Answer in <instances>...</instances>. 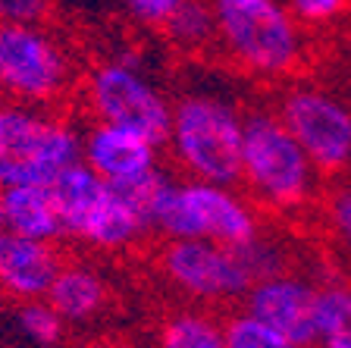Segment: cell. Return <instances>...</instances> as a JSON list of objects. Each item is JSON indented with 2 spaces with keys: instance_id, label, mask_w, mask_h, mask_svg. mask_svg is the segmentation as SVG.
<instances>
[{
  "instance_id": "7c38bea8",
  "label": "cell",
  "mask_w": 351,
  "mask_h": 348,
  "mask_svg": "<svg viewBox=\"0 0 351 348\" xmlns=\"http://www.w3.org/2000/svg\"><path fill=\"white\" fill-rule=\"evenodd\" d=\"M82 163L107 182H125L163 163V148L123 126L85 119L82 126Z\"/></svg>"
},
{
  "instance_id": "8992f818",
  "label": "cell",
  "mask_w": 351,
  "mask_h": 348,
  "mask_svg": "<svg viewBox=\"0 0 351 348\" xmlns=\"http://www.w3.org/2000/svg\"><path fill=\"white\" fill-rule=\"evenodd\" d=\"M79 60L57 29L44 22L0 25V97L3 101L63 107L75 97Z\"/></svg>"
},
{
  "instance_id": "7a4b0ae2",
  "label": "cell",
  "mask_w": 351,
  "mask_h": 348,
  "mask_svg": "<svg viewBox=\"0 0 351 348\" xmlns=\"http://www.w3.org/2000/svg\"><path fill=\"white\" fill-rule=\"evenodd\" d=\"M210 10L217 51L245 79L279 85L307 63V25L285 0H210Z\"/></svg>"
},
{
  "instance_id": "52a82bcc",
  "label": "cell",
  "mask_w": 351,
  "mask_h": 348,
  "mask_svg": "<svg viewBox=\"0 0 351 348\" xmlns=\"http://www.w3.org/2000/svg\"><path fill=\"white\" fill-rule=\"evenodd\" d=\"M263 229V211L239 185L169 176L157 211L154 232L160 239H207L219 245H245Z\"/></svg>"
},
{
  "instance_id": "5bb4252c",
  "label": "cell",
  "mask_w": 351,
  "mask_h": 348,
  "mask_svg": "<svg viewBox=\"0 0 351 348\" xmlns=\"http://www.w3.org/2000/svg\"><path fill=\"white\" fill-rule=\"evenodd\" d=\"M44 298L73 329L97 323L110 311L113 289H110V279L104 276V270L95 267L91 261H66L63 257Z\"/></svg>"
},
{
  "instance_id": "44dd1931",
  "label": "cell",
  "mask_w": 351,
  "mask_h": 348,
  "mask_svg": "<svg viewBox=\"0 0 351 348\" xmlns=\"http://www.w3.org/2000/svg\"><path fill=\"white\" fill-rule=\"evenodd\" d=\"M223 339L226 348H289L285 336L248 308H239L223 320Z\"/></svg>"
},
{
  "instance_id": "9a60e30c",
  "label": "cell",
  "mask_w": 351,
  "mask_h": 348,
  "mask_svg": "<svg viewBox=\"0 0 351 348\" xmlns=\"http://www.w3.org/2000/svg\"><path fill=\"white\" fill-rule=\"evenodd\" d=\"M0 226L29 239L63 242L60 213L51 185H10L0 189Z\"/></svg>"
},
{
  "instance_id": "ba28073f",
  "label": "cell",
  "mask_w": 351,
  "mask_h": 348,
  "mask_svg": "<svg viewBox=\"0 0 351 348\" xmlns=\"http://www.w3.org/2000/svg\"><path fill=\"white\" fill-rule=\"evenodd\" d=\"M75 101L85 119L123 126V129L157 141L160 148L167 141L173 97L160 88V82L151 79L138 57L119 54V57H104L82 69Z\"/></svg>"
},
{
  "instance_id": "4fadbf2b",
  "label": "cell",
  "mask_w": 351,
  "mask_h": 348,
  "mask_svg": "<svg viewBox=\"0 0 351 348\" xmlns=\"http://www.w3.org/2000/svg\"><path fill=\"white\" fill-rule=\"evenodd\" d=\"M63 264L60 242L0 229V298L10 305L44 298Z\"/></svg>"
},
{
  "instance_id": "9c48e42d",
  "label": "cell",
  "mask_w": 351,
  "mask_h": 348,
  "mask_svg": "<svg viewBox=\"0 0 351 348\" xmlns=\"http://www.w3.org/2000/svg\"><path fill=\"white\" fill-rule=\"evenodd\" d=\"M273 110L326 182L351 173V97L320 82L289 79Z\"/></svg>"
},
{
  "instance_id": "603a6c76",
  "label": "cell",
  "mask_w": 351,
  "mask_h": 348,
  "mask_svg": "<svg viewBox=\"0 0 351 348\" xmlns=\"http://www.w3.org/2000/svg\"><path fill=\"white\" fill-rule=\"evenodd\" d=\"M185 0H123L129 22L141 32H160Z\"/></svg>"
},
{
  "instance_id": "5b68a950",
  "label": "cell",
  "mask_w": 351,
  "mask_h": 348,
  "mask_svg": "<svg viewBox=\"0 0 351 348\" xmlns=\"http://www.w3.org/2000/svg\"><path fill=\"white\" fill-rule=\"evenodd\" d=\"M82 157V126L60 107L0 97V189L51 185Z\"/></svg>"
},
{
  "instance_id": "2e32d148",
  "label": "cell",
  "mask_w": 351,
  "mask_h": 348,
  "mask_svg": "<svg viewBox=\"0 0 351 348\" xmlns=\"http://www.w3.org/2000/svg\"><path fill=\"white\" fill-rule=\"evenodd\" d=\"M314 345L351 348V276H323L314 295Z\"/></svg>"
},
{
  "instance_id": "6da1fadb",
  "label": "cell",
  "mask_w": 351,
  "mask_h": 348,
  "mask_svg": "<svg viewBox=\"0 0 351 348\" xmlns=\"http://www.w3.org/2000/svg\"><path fill=\"white\" fill-rule=\"evenodd\" d=\"M323 182L276 110L267 104L245 110L239 185L263 213L301 217L320 201Z\"/></svg>"
},
{
  "instance_id": "7402d4cb",
  "label": "cell",
  "mask_w": 351,
  "mask_h": 348,
  "mask_svg": "<svg viewBox=\"0 0 351 348\" xmlns=\"http://www.w3.org/2000/svg\"><path fill=\"white\" fill-rule=\"evenodd\" d=\"M307 29H329L351 16V0H285Z\"/></svg>"
},
{
  "instance_id": "8fae6325",
  "label": "cell",
  "mask_w": 351,
  "mask_h": 348,
  "mask_svg": "<svg viewBox=\"0 0 351 348\" xmlns=\"http://www.w3.org/2000/svg\"><path fill=\"white\" fill-rule=\"evenodd\" d=\"M314 279L289 267L257 279L245 292L241 308H248L251 314L267 320L273 329H279L289 348H304L314 345Z\"/></svg>"
},
{
  "instance_id": "ac0fdd59",
  "label": "cell",
  "mask_w": 351,
  "mask_h": 348,
  "mask_svg": "<svg viewBox=\"0 0 351 348\" xmlns=\"http://www.w3.org/2000/svg\"><path fill=\"white\" fill-rule=\"evenodd\" d=\"M167 44L185 57H201L217 51V25H213L210 0H185L176 16L160 29Z\"/></svg>"
},
{
  "instance_id": "ffe728a7",
  "label": "cell",
  "mask_w": 351,
  "mask_h": 348,
  "mask_svg": "<svg viewBox=\"0 0 351 348\" xmlns=\"http://www.w3.org/2000/svg\"><path fill=\"white\" fill-rule=\"evenodd\" d=\"M16 308V329L22 333V339H29L32 345H63L69 323L53 311V305L47 298H32V301H19Z\"/></svg>"
},
{
  "instance_id": "277c9868",
  "label": "cell",
  "mask_w": 351,
  "mask_h": 348,
  "mask_svg": "<svg viewBox=\"0 0 351 348\" xmlns=\"http://www.w3.org/2000/svg\"><path fill=\"white\" fill-rule=\"evenodd\" d=\"M63 242L97 254H123L154 232L151 220L129 201L119 185L101 179L85 163L66 167L51 182Z\"/></svg>"
},
{
  "instance_id": "3957f363",
  "label": "cell",
  "mask_w": 351,
  "mask_h": 348,
  "mask_svg": "<svg viewBox=\"0 0 351 348\" xmlns=\"http://www.w3.org/2000/svg\"><path fill=\"white\" fill-rule=\"evenodd\" d=\"M241 129L245 110L232 95L217 88H189L173 97L163 148L185 179L239 185Z\"/></svg>"
},
{
  "instance_id": "d4e9b609",
  "label": "cell",
  "mask_w": 351,
  "mask_h": 348,
  "mask_svg": "<svg viewBox=\"0 0 351 348\" xmlns=\"http://www.w3.org/2000/svg\"><path fill=\"white\" fill-rule=\"evenodd\" d=\"M0 229H3V226H0Z\"/></svg>"
},
{
  "instance_id": "30bf717a",
  "label": "cell",
  "mask_w": 351,
  "mask_h": 348,
  "mask_svg": "<svg viewBox=\"0 0 351 348\" xmlns=\"http://www.w3.org/2000/svg\"><path fill=\"white\" fill-rule=\"evenodd\" d=\"M157 273L191 305H232L257 283L245 248L207 239H163L154 254Z\"/></svg>"
},
{
  "instance_id": "cb8c5ba5",
  "label": "cell",
  "mask_w": 351,
  "mask_h": 348,
  "mask_svg": "<svg viewBox=\"0 0 351 348\" xmlns=\"http://www.w3.org/2000/svg\"><path fill=\"white\" fill-rule=\"evenodd\" d=\"M51 16V0H0V25L3 22H44Z\"/></svg>"
},
{
  "instance_id": "d6986e66",
  "label": "cell",
  "mask_w": 351,
  "mask_h": 348,
  "mask_svg": "<svg viewBox=\"0 0 351 348\" xmlns=\"http://www.w3.org/2000/svg\"><path fill=\"white\" fill-rule=\"evenodd\" d=\"M320 211L329 242L342 264L351 267V179H332V185L320 195Z\"/></svg>"
},
{
  "instance_id": "e0dca14e",
  "label": "cell",
  "mask_w": 351,
  "mask_h": 348,
  "mask_svg": "<svg viewBox=\"0 0 351 348\" xmlns=\"http://www.w3.org/2000/svg\"><path fill=\"white\" fill-rule=\"evenodd\" d=\"M157 339L167 348H226L223 320L207 305H191L173 311L160 323Z\"/></svg>"
}]
</instances>
